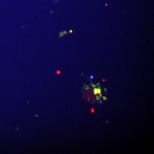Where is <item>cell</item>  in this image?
<instances>
[{
	"label": "cell",
	"instance_id": "9",
	"mask_svg": "<svg viewBox=\"0 0 154 154\" xmlns=\"http://www.w3.org/2000/svg\"><path fill=\"white\" fill-rule=\"evenodd\" d=\"M103 82H105V80H104V79H103Z\"/></svg>",
	"mask_w": 154,
	"mask_h": 154
},
{
	"label": "cell",
	"instance_id": "2",
	"mask_svg": "<svg viewBox=\"0 0 154 154\" xmlns=\"http://www.w3.org/2000/svg\"><path fill=\"white\" fill-rule=\"evenodd\" d=\"M101 90L100 89V88H99V89H98V93L99 94H101Z\"/></svg>",
	"mask_w": 154,
	"mask_h": 154
},
{
	"label": "cell",
	"instance_id": "5",
	"mask_svg": "<svg viewBox=\"0 0 154 154\" xmlns=\"http://www.w3.org/2000/svg\"><path fill=\"white\" fill-rule=\"evenodd\" d=\"M90 78L91 79H94V76H91L90 77Z\"/></svg>",
	"mask_w": 154,
	"mask_h": 154
},
{
	"label": "cell",
	"instance_id": "8",
	"mask_svg": "<svg viewBox=\"0 0 154 154\" xmlns=\"http://www.w3.org/2000/svg\"><path fill=\"white\" fill-rule=\"evenodd\" d=\"M102 101H100V103H101V104H102Z\"/></svg>",
	"mask_w": 154,
	"mask_h": 154
},
{
	"label": "cell",
	"instance_id": "6",
	"mask_svg": "<svg viewBox=\"0 0 154 154\" xmlns=\"http://www.w3.org/2000/svg\"><path fill=\"white\" fill-rule=\"evenodd\" d=\"M103 99H104V100H106L107 99V98H106V97H103Z\"/></svg>",
	"mask_w": 154,
	"mask_h": 154
},
{
	"label": "cell",
	"instance_id": "3",
	"mask_svg": "<svg viewBox=\"0 0 154 154\" xmlns=\"http://www.w3.org/2000/svg\"><path fill=\"white\" fill-rule=\"evenodd\" d=\"M60 71H57V74H60Z\"/></svg>",
	"mask_w": 154,
	"mask_h": 154
},
{
	"label": "cell",
	"instance_id": "1",
	"mask_svg": "<svg viewBox=\"0 0 154 154\" xmlns=\"http://www.w3.org/2000/svg\"><path fill=\"white\" fill-rule=\"evenodd\" d=\"M94 93L95 95H97L98 94V89L97 88H95L94 90Z\"/></svg>",
	"mask_w": 154,
	"mask_h": 154
},
{
	"label": "cell",
	"instance_id": "7",
	"mask_svg": "<svg viewBox=\"0 0 154 154\" xmlns=\"http://www.w3.org/2000/svg\"><path fill=\"white\" fill-rule=\"evenodd\" d=\"M72 30H70V33H72Z\"/></svg>",
	"mask_w": 154,
	"mask_h": 154
},
{
	"label": "cell",
	"instance_id": "4",
	"mask_svg": "<svg viewBox=\"0 0 154 154\" xmlns=\"http://www.w3.org/2000/svg\"><path fill=\"white\" fill-rule=\"evenodd\" d=\"M91 112H92V113H94V109H93V108H92V109H91Z\"/></svg>",
	"mask_w": 154,
	"mask_h": 154
}]
</instances>
